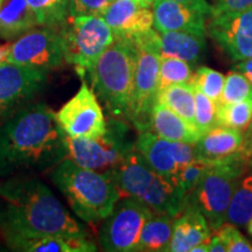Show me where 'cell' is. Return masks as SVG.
<instances>
[{
  "mask_svg": "<svg viewBox=\"0 0 252 252\" xmlns=\"http://www.w3.org/2000/svg\"><path fill=\"white\" fill-rule=\"evenodd\" d=\"M67 158V134L45 103H28L0 124V178L50 171Z\"/></svg>",
  "mask_w": 252,
  "mask_h": 252,
  "instance_id": "cell-1",
  "label": "cell"
},
{
  "mask_svg": "<svg viewBox=\"0 0 252 252\" xmlns=\"http://www.w3.org/2000/svg\"><path fill=\"white\" fill-rule=\"evenodd\" d=\"M0 232L4 236L88 237L40 179L15 175L0 185Z\"/></svg>",
  "mask_w": 252,
  "mask_h": 252,
  "instance_id": "cell-2",
  "label": "cell"
},
{
  "mask_svg": "<svg viewBox=\"0 0 252 252\" xmlns=\"http://www.w3.org/2000/svg\"><path fill=\"white\" fill-rule=\"evenodd\" d=\"M50 179L67 198L72 212L89 224L105 220L122 198L113 172L83 168L69 158L52 169Z\"/></svg>",
  "mask_w": 252,
  "mask_h": 252,
  "instance_id": "cell-3",
  "label": "cell"
},
{
  "mask_svg": "<svg viewBox=\"0 0 252 252\" xmlns=\"http://www.w3.org/2000/svg\"><path fill=\"white\" fill-rule=\"evenodd\" d=\"M138 52L133 41L116 37L88 74L93 90L113 118H127Z\"/></svg>",
  "mask_w": 252,
  "mask_h": 252,
  "instance_id": "cell-4",
  "label": "cell"
},
{
  "mask_svg": "<svg viewBox=\"0 0 252 252\" xmlns=\"http://www.w3.org/2000/svg\"><path fill=\"white\" fill-rule=\"evenodd\" d=\"M113 175L122 197L137 198L154 213L176 217L186 208L187 197L184 193L171 180L154 171L135 147Z\"/></svg>",
  "mask_w": 252,
  "mask_h": 252,
  "instance_id": "cell-5",
  "label": "cell"
},
{
  "mask_svg": "<svg viewBox=\"0 0 252 252\" xmlns=\"http://www.w3.org/2000/svg\"><path fill=\"white\" fill-rule=\"evenodd\" d=\"M249 165L250 160L241 151L214 162L189 194L186 207L196 208L207 219L210 229H217L225 222L226 210L236 184Z\"/></svg>",
  "mask_w": 252,
  "mask_h": 252,
  "instance_id": "cell-6",
  "label": "cell"
},
{
  "mask_svg": "<svg viewBox=\"0 0 252 252\" xmlns=\"http://www.w3.org/2000/svg\"><path fill=\"white\" fill-rule=\"evenodd\" d=\"M137 48L133 90L128 105L127 119L141 132L149 131L151 115L157 99L160 70V35L150 30L131 37Z\"/></svg>",
  "mask_w": 252,
  "mask_h": 252,
  "instance_id": "cell-7",
  "label": "cell"
},
{
  "mask_svg": "<svg viewBox=\"0 0 252 252\" xmlns=\"http://www.w3.org/2000/svg\"><path fill=\"white\" fill-rule=\"evenodd\" d=\"M69 18V23L65 20L60 27L64 45V61L75 65L78 75L83 78L99 56L115 42L116 35L103 17Z\"/></svg>",
  "mask_w": 252,
  "mask_h": 252,
  "instance_id": "cell-8",
  "label": "cell"
},
{
  "mask_svg": "<svg viewBox=\"0 0 252 252\" xmlns=\"http://www.w3.org/2000/svg\"><path fill=\"white\" fill-rule=\"evenodd\" d=\"M68 158L78 166L99 173H112L134 149L128 128L118 118L106 122V132L97 139L67 137Z\"/></svg>",
  "mask_w": 252,
  "mask_h": 252,
  "instance_id": "cell-9",
  "label": "cell"
},
{
  "mask_svg": "<svg viewBox=\"0 0 252 252\" xmlns=\"http://www.w3.org/2000/svg\"><path fill=\"white\" fill-rule=\"evenodd\" d=\"M153 213L137 198L122 197L111 214L104 220L99 231V242L103 250L109 252L137 250L143 226Z\"/></svg>",
  "mask_w": 252,
  "mask_h": 252,
  "instance_id": "cell-10",
  "label": "cell"
},
{
  "mask_svg": "<svg viewBox=\"0 0 252 252\" xmlns=\"http://www.w3.org/2000/svg\"><path fill=\"white\" fill-rule=\"evenodd\" d=\"M64 61V45L60 31L53 27L32 28L12 43L7 62L50 71Z\"/></svg>",
  "mask_w": 252,
  "mask_h": 252,
  "instance_id": "cell-11",
  "label": "cell"
},
{
  "mask_svg": "<svg viewBox=\"0 0 252 252\" xmlns=\"http://www.w3.org/2000/svg\"><path fill=\"white\" fill-rule=\"evenodd\" d=\"M60 126L67 137L97 139L106 132V122L96 94L87 82L80 90L56 112Z\"/></svg>",
  "mask_w": 252,
  "mask_h": 252,
  "instance_id": "cell-12",
  "label": "cell"
},
{
  "mask_svg": "<svg viewBox=\"0 0 252 252\" xmlns=\"http://www.w3.org/2000/svg\"><path fill=\"white\" fill-rule=\"evenodd\" d=\"M48 72L6 62L0 67V124L46 86Z\"/></svg>",
  "mask_w": 252,
  "mask_h": 252,
  "instance_id": "cell-13",
  "label": "cell"
},
{
  "mask_svg": "<svg viewBox=\"0 0 252 252\" xmlns=\"http://www.w3.org/2000/svg\"><path fill=\"white\" fill-rule=\"evenodd\" d=\"M134 145L154 171L171 181L182 167L197 158L195 144L163 139L151 131L141 132Z\"/></svg>",
  "mask_w": 252,
  "mask_h": 252,
  "instance_id": "cell-14",
  "label": "cell"
},
{
  "mask_svg": "<svg viewBox=\"0 0 252 252\" xmlns=\"http://www.w3.org/2000/svg\"><path fill=\"white\" fill-rule=\"evenodd\" d=\"M209 33L234 61L252 59V7L241 12L214 14Z\"/></svg>",
  "mask_w": 252,
  "mask_h": 252,
  "instance_id": "cell-15",
  "label": "cell"
},
{
  "mask_svg": "<svg viewBox=\"0 0 252 252\" xmlns=\"http://www.w3.org/2000/svg\"><path fill=\"white\" fill-rule=\"evenodd\" d=\"M154 27L158 32H188L206 35V20L210 14L174 0H154Z\"/></svg>",
  "mask_w": 252,
  "mask_h": 252,
  "instance_id": "cell-16",
  "label": "cell"
},
{
  "mask_svg": "<svg viewBox=\"0 0 252 252\" xmlns=\"http://www.w3.org/2000/svg\"><path fill=\"white\" fill-rule=\"evenodd\" d=\"M103 19L116 37L126 39L152 30L154 24L153 11L134 0H113L104 12Z\"/></svg>",
  "mask_w": 252,
  "mask_h": 252,
  "instance_id": "cell-17",
  "label": "cell"
},
{
  "mask_svg": "<svg viewBox=\"0 0 252 252\" xmlns=\"http://www.w3.org/2000/svg\"><path fill=\"white\" fill-rule=\"evenodd\" d=\"M208 220L196 208L187 206L173 222V232L169 252H190L196 245L210 237Z\"/></svg>",
  "mask_w": 252,
  "mask_h": 252,
  "instance_id": "cell-18",
  "label": "cell"
},
{
  "mask_svg": "<svg viewBox=\"0 0 252 252\" xmlns=\"http://www.w3.org/2000/svg\"><path fill=\"white\" fill-rule=\"evenodd\" d=\"M12 250L25 252H91L96 251V245L88 237H69V236L46 235L21 237L4 236Z\"/></svg>",
  "mask_w": 252,
  "mask_h": 252,
  "instance_id": "cell-19",
  "label": "cell"
},
{
  "mask_svg": "<svg viewBox=\"0 0 252 252\" xmlns=\"http://www.w3.org/2000/svg\"><path fill=\"white\" fill-rule=\"evenodd\" d=\"M243 132L236 128L216 126L208 131L195 144L197 158L217 162L241 151Z\"/></svg>",
  "mask_w": 252,
  "mask_h": 252,
  "instance_id": "cell-20",
  "label": "cell"
},
{
  "mask_svg": "<svg viewBox=\"0 0 252 252\" xmlns=\"http://www.w3.org/2000/svg\"><path fill=\"white\" fill-rule=\"evenodd\" d=\"M150 127L153 133L167 140L196 144L201 138V133L196 127L188 124L184 118L159 102H156L153 105Z\"/></svg>",
  "mask_w": 252,
  "mask_h": 252,
  "instance_id": "cell-21",
  "label": "cell"
},
{
  "mask_svg": "<svg viewBox=\"0 0 252 252\" xmlns=\"http://www.w3.org/2000/svg\"><path fill=\"white\" fill-rule=\"evenodd\" d=\"M36 26L39 20L26 0H0V39H18Z\"/></svg>",
  "mask_w": 252,
  "mask_h": 252,
  "instance_id": "cell-22",
  "label": "cell"
},
{
  "mask_svg": "<svg viewBox=\"0 0 252 252\" xmlns=\"http://www.w3.org/2000/svg\"><path fill=\"white\" fill-rule=\"evenodd\" d=\"M206 49V35L188 32L160 33V56L197 63Z\"/></svg>",
  "mask_w": 252,
  "mask_h": 252,
  "instance_id": "cell-23",
  "label": "cell"
},
{
  "mask_svg": "<svg viewBox=\"0 0 252 252\" xmlns=\"http://www.w3.org/2000/svg\"><path fill=\"white\" fill-rule=\"evenodd\" d=\"M175 217L167 214L153 213L146 220L140 234L137 250L139 252L168 251L171 244L173 222Z\"/></svg>",
  "mask_w": 252,
  "mask_h": 252,
  "instance_id": "cell-24",
  "label": "cell"
},
{
  "mask_svg": "<svg viewBox=\"0 0 252 252\" xmlns=\"http://www.w3.org/2000/svg\"><path fill=\"white\" fill-rule=\"evenodd\" d=\"M156 102L163 104L176 115L184 118L188 124L196 127L194 90L190 83L172 84L165 89L159 90Z\"/></svg>",
  "mask_w": 252,
  "mask_h": 252,
  "instance_id": "cell-25",
  "label": "cell"
},
{
  "mask_svg": "<svg viewBox=\"0 0 252 252\" xmlns=\"http://www.w3.org/2000/svg\"><path fill=\"white\" fill-rule=\"evenodd\" d=\"M252 217V169L239 176L226 210L225 222L236 226L248 224Z\"/></svg>",
  "mask_w": 252,
  "mask_h": 252,
  "instance_id": "cell-26",
  "label": "cell"
},
{
  "mask_svg": "<svg viewBox=\"0 0 252 252\" xmlns=\"http://www.w3.org/2000/svg\"><path fill=\"white\" fill-rule=\"evenodd\" d=\"M252 121V100L217 105V125L244 132Z\"/></svg>",
  "mask_w": 252,
  "mask_h": 252,
  "instance_id": "cell-27",
  "label": "cell"
},
{
  "mask_svg": "<svg viewBox=\"0 0 252 252\" xmlns=\"http://www.w3.org/2000/svg\"><path fill=\"white\" fill-rule=\"evenodd\" d=\"M40 26L58 28L67 20L69 0H26Z\"/></svg>",
  "mask_w": 252,
  "mask_h": 252,
  "instance_id": "cell-28",
  "label": "cell"
},
{
  "mask_svg": "<svg viewBox=\"0 0 252 252\" xmlns=\"http://www.w3.org/2000/svg\"><path fill=\"white\" fill-rule=\"evenodd\" d=\"M193 76L190 63L176 58H161L159 70L158 91L172 84L189 83Z\"/></svg>",
  "mask_w": 252,
  "mask_h": 252,
  "instance_id": "cell-29",
  "label": "cell"
},
{
  "mask_svg": "<svg viewBox=\"0 0 252 252\" xmlns=\"http://www.w3.org/2000/svg\"><path fill=\"white\" fill-rule=\"evenodd\" d=\"M224 80L225 76L220 71L208 67H201L193 74L189 83L219 105L224 87Z\"/></svg>",
  "mask_w": 252,
  "mask_h": 252,
  "instance_id": "cell-30",
  "label": "cell"
},
{
  "mask_svg": "<svg viewBox=\"0 0 252 252\" xmlns=\"http://www.w3.org/2000/svg\"><path fill=\"white\" fill-rule=\"evenodd\" d=\"M213 163L208 160L196 158L188 165L182 167L172 179V182L180 189L186 197H188Z\"/></svg>",
  "mask_w": 252,
  "mask_h": 252,
  "instance_id": "cell-31",
  "label": "cell"
},
{
  "mask_svg": "<svg viewBox=\"0 0 252 252\" xmlns=\"http://www.w3.org/2000/svg\"><path fill=\"white\" fill-rule=\"evenodd\" d=\"M252 100V84L241 71H230L225 76L220 104Z\"/></svg>",
  "mask_w": 252,
  "mask_h": 252,
  "instance_id": "cell-32",
  "label": "cell"
},
{
  "mask_svg": "<svg viewBox=\"0 0 252 252\" xmlns=\"http://www.w3.org/2000/svg\"><path fill=\"white\" fill-rule=\"evenodd\" d=\"M193 87V86H191ZM195 99V123L201 135L217 125V104L193 87Z\"/></svg>",
  "mask_w": 252,
  "mask_h": 252,
  "instance_id": "cell-33",
  "label": "cell"
},
{
  "mask_svg": "<svg viewBox=\"0 0 252 252\" xmlns=\"http://www.w3.org/2000/svg\"><path fill=\"white\" fill-rule=\"evenodd\" d=\"M216 234L222 239L229 252H252V244L244 237L237 226L231 223L224 222L217 229H214Z\"/></svg>",
  "mask_w": 252,
  "mask_h": 252,
  "instance_id": "cell-34",
  "label": "cell"
},
{
  "mask_svg": "<svg viewBox=\"0 0 252 252\" xmlns=\"http://www.w3.org/2000/svg\"><path fill=\"white\" fill-rule=\"evenodd\" d=\"M113 0H69V17L97 15L103 17L104 12Z\"/></svg>",
  "mask_w": 252,
  "mask_h": 252,
  "instance_id": "cell-35",
  "label": "cell"
},
{
  "mask_svg": "<svg viewBox=\"0 0 252 252\" xmlns=\"http://www.w3.org/2000/svg\"><path fill=\"white\" fill-rule=\"evenodd\" d=\"M212 15L229 13V12H241L252 7V0H212Z\"/></svg>",
  "mask_w": 252,
  "mask_h": 252,
  "instance_id": "cell-36",
  "label": "cell"
},
{
  "mask_svg": "<svg viewBox=\"0 0 252 252\" xmlns=\"http://www.w3.org/2000/svg\"><path fill=\"white\" fill-rule=\"evenodd\" d=\"M241 152L249 160L252 159V121L249 127L243 132V144H242Z\"/></svg>",
  "mask_w": 252,
  "mask_h": 252,
  "instance_id": "cell-37",
  "label": "cell"
},
{
  "mask_svg": "<svg viewBox=\"0 0 252 252\" xmlns=\"http://www.w3.org/2000/svg\"><path fill=\"white\" fill-rule=\"evenodd\" d=\"M208 249L213 252H225V245L223 241L216 234H210V237L208 239Z\"/></svg>",
  "mask_w": 252,
  "mask_h": 252,
  "instance_id": "cell-38",
  "label": "cell"
},
{
  "mask_svg": "<svg viewBox=\"0 0 252 252\" xmlns=\"http://www.w3.org/2000/svg\"><path fill=\"white\" fill-rule=\"evenodd\" d=\"M174 1L182 2V4L203 9V11L208 12V13L210 14V17H212V6L209 5V2H208L207 0H174Z\"/></svg>",
  "mask_w": 252,
  "mask_h": 252,
  "instance_id": "cell-39",
  "label": "cell"
},
{
  "mask_svg": "<svg viewBox=\"0 0 252 252\" xmlns=\"http://www.w3.org/2000/svg\"><path fill=\"white\" fill-rule=\"evenodd\" d=\"M235 68L236 70L241 71L242 74H244L252 84V59L244 60V61H239V63Z\"/></svg>",
  "mask_w": 252,
  "mask_h": 252,
  "instance_id": "cell-40",
  "label": "cell"
},
{
  "mask_svg": "<svg viewBox=\"0 0 252 252\" xmlns=\"http://www.w3.org/2000/svg\"><path fill=\"white\" fill-rule=\"evenodd\" d=\"M11 48H12L11 42H6V43H2V45H0V67L7 62L9 53H11Z\"/></svg>",
  "mask_w": 252,
  "mask_h": 252,
  "instance_id": "cell-41",
  "label": "cell"
},
{
  "mask_svg": "<svg viewBox=\"0 0 252 252\" xmlns=\"http://www.w3.org/2000/svg\"><path fill=\"white\" fill-rule=\"evenodd\" d=\"M209 249H208V241L204 242V243H201L195 247L190 252H208Z\"/></svg>",
  "mask_w": 252,
  "mask_h": 252,
  "instance_id": "cell-42",
  "label": "cell"
},
{
  "mask_svg": "<svg viewBox=\"0 0 252 252\" xmlns=\"http://www.w3.org/2000/svg\"><path fill=\"white\" fill-rule=\"evenodd\" d=\"M134 1H137L141 6H145V7H151L153 5V0H134Z\"/></svg>",
  "mask_w": 252,
  "mask_h": 252,
  "instance_id": "cell-43",
  "label": "cell"
},
{
  "mask_svg": "<svg viewBox=\"0 0 252 252\" xmlns=\"http://www.w3.org/2000/svg\"><path fill=\"white\" fill-rule=\"evenodd\" d=\"M248 232H249V235L252 236V217L248 222Z\"/></svg>",
  "mask_w": 252,
  "mask_h": 252,
  "instance_id": "cell-44",
  "label": "cell"
},
{
  "mask_svg": "<svg viewBox=\"0 0 252 252\" xmlns=\"http://www.w3.org/2000/svg\"><path fill=\"white\" fill-rule=\"evenodd\" d=\"M250 166H251V167H252V159H251V160H250Z\"/></svg>",
  "mask_w": 252,
  "mask_h": 252,
  "instance_id": "cell-45",
  "label": "cell"
},
{
  "mask_svg": "<svg viewBox=\"0 0 252 252\" xmlns=\"http://www.w3.org/2000/svg\"><path fill=\"white\" fill-rule=\"evenodd\" d=\"M153 1H154V0H153Z\"/></svg>",
  "mask_w": 252,
  "mask_h": 252,
  "instance_id": "cell-46",
  "label": "cell"
}]
</instances>
